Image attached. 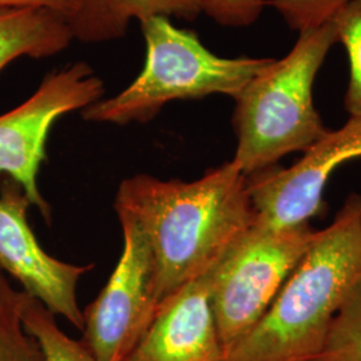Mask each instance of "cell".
Instances as JSON below:
<instances>
[{
  "label": "cell",
  "instance_id": "5bb4252c",
  "mask_svg": "<svg viewBox=\"0 0 361 361\" xmlns=\"http://www.w3.org/2000/svg\"><path fill=\"white\" fill-rule=\"evenodd\" d=\"M23 326L38 343L44 361H98L82 341L66 335L56 316L34 297L23 310Z\"/></svg>",
  "mask_w": 361,
  "mask_h": 361
},
{
  "label": "cell",
  "instance_id": "6da1fadb",
  "mask_svg": "<svg viewBox=\"0 0 361 361\" xmlns=\"http://www.w3.org/2000/svg\"><path fill=\"white\" fill-rule=\"evenodd\" d=\"M114 209L149 240L159 305L212 271L256 219L247 178L233 161L189 182L135 174L121 182Z\"/></svg>",
  "mask_w": 361,
  "mask_h": 361
},
{
  "label": "cell",
  "instance_id": "e0dca14e",
  "mask_svg": "<svg viewBox=\"0 0 361 361\" xmlns=\"http://www.w3.org/2000/svg\"><path fill=\"white\" fill-rule=\"evenodd\" d=\"M352 0H271L269 4L298 34L332 20Z\"/></svg>",
  "mask_w": 361,
  "mask_h": 361
},
{
  "label": "cell",
  "instance_id": "ac0fdd59",
  "mask_svg": "<svg viewBox=\"0 0 361 361\" xmlns=\"http://www.w3.org/2000/svg\"><path fill=\"white\" fill-rule=\"evenodd\" d=\"M267 0H201V10L216 23L245 27L257 22Z\"/></svg>",
  "mask_w": 361,
  "mask_h": 361
},
{
  "label": "cell",
  "instance_id": "8992f818",
  "mask_svg": "<svg viewBox=\"0 0 361 361\" xmlns=\"http://www.w3.org/2000/svg\"><path fill=\"white\" fill-rule=\"evenodd\" d=\"M104 95V80L90 66L77 62L49 74L26 102L0 116V176L16 180L49 224L51 207L38 185L49 134L61 116L85 110Z\"/></svg>",
  "mask_w": 361,
  "mask_h": 361
},
{
  "label": "cell",
  "instance_id": "4fadbf2b",
  "mask_svg": "<svg viewBox=\"0 0 361 361\" xmlns=\"http://www.w3.org/2000/svg\"><path fill=\"white\" fill-rule=\"evenodd\" d=\"M30 295L18 290L0 269V361H44L38 343L23 326Z\"/></svg>",
  "mask_w": 361,
  "mask_h": 361
},
{
  "label": "cell",
  "instance_id": "30bf717a",
  "mask_svg": "<svg viewBox=\"0 0 361 361\" xmlns=\"http://www.w3.org/2000/svg\"><path fill=\"white\" fill-rule=\"evenodd\" d=\"M213 269L161 302L142 338L122 361H225L210 298Z\"/></svg>",
  "mask_w": 361,
  "mask_h": 361
},
{
  "label": "cell",
  "instance_id": "ba28073f",
  "mask_svg": "<svg viewBox=\"0 0 361 361\" xmlns=\"http://www.w3.org/2000/svg\"><path fill=\"white\" fill-rule=\"evenodd\" d=\"M361 158V116L328 130L289 168L279 165L247 176L256 221L273 228L310 224L322 213L324 189L336 169Z\"/></svg>",
  "mask_w": 361,
  "mask_h": 361
},
{
  "label": "cell",
  "instance_id": "2e32d148",
  "mask_svg": "<svg viewBox=\"0 0 361 361\" xmlns=\"http://www.w3.org/2000/svg\"><path fill=\"white\" fill-rule=\"evenodd\" d=\"M340 42L348 54L349 82L345 110L361 116V0H352L334 18Z\"/></svg>",
  "mask_w": 361,
  "mask_h": 361
},
{
  "label": "cell",
  "instance_id": "9a60e30c",
  "mask_svg": "<svg viewBox=\"0 0 361 361\" xmlns=\"http://www.w3.org/2000/svg\"><path fill=\"white\" fill-rule=\"evenodd\" d=\"M308 361H361V280L336 314L323 348Z\"/></svg>",
  "mask_w": 361,
  "mask_h": 361
},
{
  "label": "cell",
  "instance_id": "277c9868",
  "mask_svg": "<svg viewBox=\"0 0 361 361\" xmlns=\"http://www.w3.org/2000/svg\"><path fill=\"white\" fill-rule=\"evenodd\" d=\"M141 23L146 61L125 90L82 110L83 119L98 123H146L173 101L209 95L237 97L271 62V58H222L207 50L190 30L169 18L153 16Z\"/></svg>",
  "mask_w": 361,
  "mask_h": 361
},
{
  "label": "cell",
  "instance_id": "7a4b0ae2",
  "mask_svg": "<svg viewBox=\"0 0 361 361\" xmlns=\"http://www.w3.org/2000/svg\"><path fill=\"white\" fill-rule=\"evenodd\" d=\"M361 280V197L350 194L257 325L225 361H308L323 348L347 297Z\"/></svg>",
  "mask_w": 361,
  "mask_h": 361
},
{
  "label": "cell",
  "instance_id": "9c48e42d",
  "mask_svg": "<svg viewBox=\"0 0 361 361\" xmlns=\"http://www.w3.org/2000/svg\"><path fill=\"white\" fill-rule=\"evenodd\" d=\"M31 202L13 178L0 177V269L55 316L83 329L77 286L92 265H75L52 257L38 243L28 222Z\"/></svg>",
  "mask_w": 361,
  "mask_h": 361
},
{
  "label": "cell",
  "instance_id": "7c38bea8",
  "mask_svg": "<svg viewBox=\"0 0 361 361\" xmlns=\"http://www.w3.org/2000/svg\"><path fill=\"white\" fill-rule=\"evenodd\" d=\"M74 40L65 18L42 8L0 7V73L18 58H47Z\"/></svg>",
  "mask_w": 361,
  "mask_h": 361
},
{
  "label": "cell",
  "instance_id": "8fae6325",
  "mask_svg": "<svg viewBox=\"0 0 361 361\" xmlns=\"http://www.w3.org/2000/svg\"><path fill=\"white\" fill-rule=\"evenodd\" d=\"M202 13L201 0H79L67 22L73 38L83 43H104L122 38L131 23L153 16L194 20Z\"/></svg>",
  "mask_w": 361,
  "mask_h": 361
},
{
  "label": "cell",
  "instance_id": "5b68a950",
  "mask_svg": "<svg viewBox=\"0 0 361 361\" xmlns=\"http://www.w3.org/2000/svg\"><path fill=\"white\" fill-rule=\"evenodd\" d=\"M314 235L310 224L273 228L255 219L216 265L210 298L225 355L271 308Z\"/></svg>",
  "mask_w": 361,
  "mask_h": 361
},
{
  "label": "cell",
  "instance_id": "3957f363",
  "mask_svg": "<svg viewBox=\"0 0 361 361\" xmlns=\"http://www.w3.org/2000/svg\"><path fill=\"white\" fill-rule=\"evenodd\" d=\"M335 20L298 34L292 50L253 78L237 97L233 162L246 177L307 152L328 129L313 101V85L332 46Z\"/></svg>",
  "mask_w": 361,
  "mask_h": 361
},
{
  "label": "cell",
  "instance_id": "52a82bcc",
  "mask_svg": "<svg viewBox=\"0 0 361 361\" xmlns=\"http://www.w3.org/2000/svg\"><path fill=\"white\" fill-rule=\"evenodd\" d=\"M123 249L98 297L83 310V340L98 361H122L154 320L159 301L154 256L142 229L118 216Z\"/></svg>",
  "mask_w": 361,
  "mask_h": 361
},
{
  "label": "cell",
  "instance_id": "d6986e66",
  "mask_svg": "<svg viewBox=\"0 0 361 361\" xmlns=\"http://www.w3.org/2000/svg\"><path fill=\"white\" fill-rule=\"evenodd\" d=\"M0 7L49 10L68 22L78 11L79 0H0Z\"/></svg>",
  "mask_w": 361,
  "mask_h": 361
}]
</instances>
